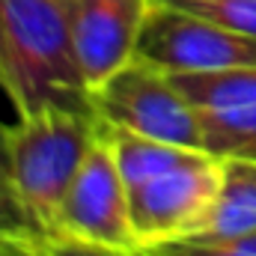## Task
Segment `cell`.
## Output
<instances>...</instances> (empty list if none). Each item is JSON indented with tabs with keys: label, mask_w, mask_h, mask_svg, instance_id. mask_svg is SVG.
I'll use <instances>...</instances> for the list:
<instances>
[{
	"label": "cell",
	"mask_w": 256,
	"mask_h": 256,
	"mask_svg": "<svg viewBox=\"0 0 256 256\" xmlns=\"http://www.w3.org/2000/svg\"><path fill=\"white\" fill-rule=\"evenodd\" d=\"M0 86L18 116L51 104L92 110L72 48L68 3L0 0Z\"/></svg>",
	"instance_id": "6da1fadb"
},
{
	"label": "cell",
	"mask_w": 256,
	"mask_h": 256,
	"mask_svg": "<svg viewBox=\"0 0 256 256\" xmlns=\"http://www.w3.org/2000/svg\"><path fill=\"white\" fill-rule=\"evenodd\" d=\"M92 110L78 108H39L21 114L6 128L9 146V188L18 224L36 236H57L63 196L78 176L96 134Z\"/></svg>",
	"instance_id": "7a4b0ae2"
},
{
	"label": "cell",
	"mask_w": 256,
	"mask_h": 256,
	"mask_svg": "<svg viewBox=\"0 0 256 256\" xmlns=\"http://www.w3.org/2000/svg\"><path fill=\"white\" fill-rule=\"evenodd\" d=\"M90 104L98 122L128 128L155 140L206 149L200 114L167 72L143 60H131L90 92Z\"/></svg>",
	"instance_id": "3957f363"
},
{
	"label": "cell",
	"mask_w": 256,
	"mask_h": 256,
	"mask_svg": "<svg viewBox=\"0 0 256 256\" xmlns=\"http://www.w3.org/2000/svg\"><path fill=\"white\" fill-rule=\"evenodd\" d=\"M220 188V158L202 152L188 164L128 188V218L140 250L194 238L206 230Z\"/></svg>",
	"instance_id": "277c9868"
},
{
	"label": "cell",
	"mask_w": 256,
	"mask_h": 256,
	"mask_svg": "<svg viewBox=\"0 0 256 256\" xmlns=\"http://www.w3.org/2000/svg\"><path fill=\"white\" fill-rule=\"evenodd\" d=\"M57 236L80 238L120 254L140 250L128 218V188L120 176L114 149L102 126L63 196Z\"/></svg>",
	"instance_id": "5b68a950"
},
{
	"label": "cell",
	"mask_w": 256,
	"mask_h": 256,
	"mask_svg": "<svg viewBox=\"0 0 256 256\" xmlns=\"http://www.w3.org/2000/svg\"><path fill=\"white\" fill-rule=\"evenodd\" d=\"M137 60L167 74L256 66V39L226 30L185 9L152 3L146 27L140 33Z\"/></svg>",
	"instance_id": "8992f818"
},
{
	"label": "cell",
	"mask_w": 256,
	"mask_h": 256,
	"mask_svg": "<svg viewBox=\"0 0 256 256\" xmlns=\"http://www.w3.org/2000/svg\"><path fill=\"white\" fill-rule=\"evenodd\" d=\"M155 0H72L68 33L86 90H98L110 74L137 57L140 33Z\"/></svg>",
	"instance_id": "52a82bcc"
},
{
	"label": "cell",
	"mask_w": 256,
	"mask_h": 256,
	"mask_svg": "<svg viewBox=\"0 0 256 256\" xmlns=\"http://www.w3.org/2000/svg\"><path fill=\"white\" fill-rule=\"evenodd\" d=\"M256 232V161L220 158V188L206 230L194 238H236Z\"/></svg>",
	"instance_id": "ba28073f"
},
{
	"label": "cell",
	"mask_w": 256,
	"mask_h": 256,
	"mask_svg": "<svg viewBox=\"0 0 256 256\" xmlns=\"http://www.w3.org/2000/svg\"><path fill=\"white\" fill-rule=\"evenodd\" d=\"M104 137L114 149V161L120 167V176L126 182V188H137L167 170H176L182 164H188L194 158H200L206 149H191V146H179V143H167V140H155L128 128L104 126Z\"/></svg>",
	"instance_id": "9c48e42d"
},
{
	"label": "cell",
	"mask_w": 256,
	"mask_h": 256,
	"mask_svg": "<svg viewBox=\"0 0 256 256\" xmlns=\"http://www.w3.org/2000/svg\"><path fill=\"white\" fill-rule=\"evenodd\" d=\"M202 126V146L218 158L256 161V102L220 110H196Z\"/></svg>",
	"instance_id": "30bf717a"
},
{
	"label": "cell",
	"mask_w": 256,
	"mask_h": 256,
	"mask_svg": "<svg viewBox=\"0 0 256 256\" xmlns=\"http://www.w3.org/2000/svg\"><path fill=\"white\" fill-rule=\"evenodd\" d=\"M256 39V0H155Z\"/></svg>",
	"instance_id": "8fae6325"
},
{
	"label": "cell",
	"mask_w": 256,
	"mask_h": 256,
	"mask_svg": "<svg viewBox=\"0 0 256 256\" xmlns=\"http://www.w3.org/2000/svg\"><path fill=\"white\" fill-rule=\"evenodd\" d=\"M146 256H256V232L236 238H179L143 250Z\"/></svg>",
	"instance_id": "7c38bea8"
},
{
	"label": "cell",
	"mask_w": 256,
	"mask_h": 256,
	"mask_svg": "<svg viewBox=\"0 0 256 256\" xmlns=\"http://www.w3.org/2000/svg\"><path fill=\"white\" fill-rule=\"evenodd\" d=\"M0 256H42L39 236L18 220H0Z\"/></svg>",
	"instance_id": "4fadbf2b"
},
{
	"label": "cell",
	"mask_w": 256,
	"mask_h": 256,
	"mask_svg": "<svg viewBox=\"0 0 256 256\" xmlns=\"http://www.w3.org/2000/svg\"><path fill=\"white\" fill-rule=\"evenodd\" d=\"M39 248H42V256H128L80 242V238H68V236H39Z\"/></svg>",
	"instance_id": "5bb4252c"
},
{
	"label": "cell",
	"mask_w": 256,
	"mask_h": 256,
	"mask_svg": "<svg viewBox=\"0 0 256 256\" xmlns=\"http://www.w3.org/2000/svg\"><path fill=\"white\" fill-rule=\"evenodd\" d=\"M6 128L0 122V218L3 220H18L12 208V188H9V146H6Z\"/></svg>",
	"instance_id": "9a60e30c"
},
{
	"label": "cell",
	"mask_w": 256,
	"mask_h": 256,
	"mask_svg": "<svg viewBox=\"0 0 256 256\" xmlns=\"http://www.w3.org/2000/svg\"><path fill=\"white\" fill-rule=\"evenodd\" d=\"M128 256H146V254H143V250H131Z\"/></svg>",
	"instance_id": "2e32d148"
},
{
	"label": "cell",
	"mask_w": 256,
	"mask_h": 256,
	"mask_svg": "<svg viewBox=\"0 0 256 256\" xmlns=\"http://www.w3.org/2000/svg\"><path fill=\"white\" fill-rule=\"evenodd\" d=\"M60 3H72V0H60Z\"/></svg>",
	"instance_id": "e0dca14e"
},
{
	"label": "cell",
	"mask_w": 256,
	"mask_h": 256,
	"mask_svg": "<svg viewBox=\"0 0 256 256\" xmlns=\"http://www.w3.org/2000/svg\"><path fill=\"white\" fill-rule=\"evenodd\" d=\"M0 220H3V218H0Z\"/></svg>",
	"instance_id": "ac0fdd59"
}]
</instances>
